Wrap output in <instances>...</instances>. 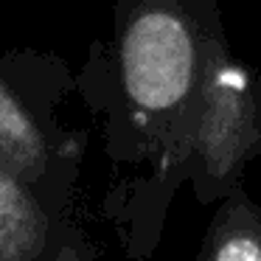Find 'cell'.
<instances>
[{"mask_svg":"<svg viewBox=\"0 0 261 261\" xmlns=\"http://www.w3.org/2000/svg\"><path fill=\"white\" fill-rule=\"evenodd\" d=\"M194 45L186 25L166 12L135 20L124 40V82L146 110L177 104L191 87Z\"/></svg>","mask_w":261,"mask_h":261,"instance_id":"6da1fadb","label":"cell"},{"mask_svg":"<svg viewBox=\"0 0 261 261\" xmlns=\"http://www.w3.org/2000/svg\"><path fill=\"white\" fill-rule=\"evenodd\" d=\"M214 261H261V244L247 236H233L219 247Z\"/></svg>","mask_w":261,"mask_h":261,"instance_id":"7a4b0ae2","label":"cell"}]
</instances>
